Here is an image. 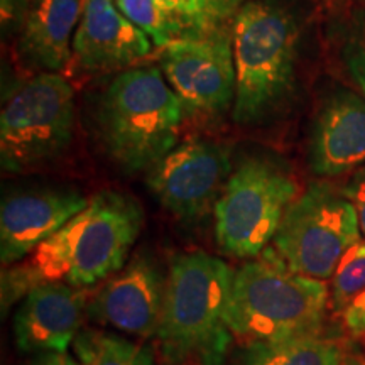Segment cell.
Returning a JSON list of instances; mask_svg holds the SVG:
<instances>
[{
  "mask_svg": "<svg viewBox=\"0 0 365 365\" xmlns=\"http://www.w3.org/2000/svg\"><path fill=\"white\" fill-rule=\"evenodd\" d=\"M234 271L203 250L171 261L156 331L168 365H223L232 335L227 322Z\"/></svg>",
  "mask_w": 365,
  "mask_h": 365,
  "instance_id": "cell-1",
  "label": "cell"
},
{
  "mask_svg": "<svg viewBox=\"0 0 365 365\" xmlns=\"http://www.w3.org/2000/svg\"><path fill=\"white\" fill-rule=\"evenodd\" d=\"M330 287L291 271L267 247L234 271L227 322L244 345L271 344L322 331Z\"/></svg>",
  "mask_w": 365,
  "mask_h": 365,
  "instance_id": "cell-2",
  "label": "cell"
},
{
  "mask_svg": "<svg viewBox=\"0 0 365 365\" xmlns=\"http://www.w3.org/2000/svg\"><path fill=\"white\" fill-rule=\"evenodd\" d=\"M143 220L134 198L102 191L34 250L29 266L41 281L65 282L76 289L95 286L125 266Z\"/></svg>",
  "mask_w": 365,
  "mask_h": 365,
  "instance_id": "cell-3",
  "label": "cell"
},
{
  "mask_svg": "<svg viewBox=\"0 0 365 365\" xmlns=\"http://www.w3.org/2000/svg\"><path fill=\"white\" fill-rule=\"evenodd\" d=\"M185 105L161 68L122 71L100 97L97 125L112 161L129 173L149 171L180 137Z\"/></svg>",
  "mask_w": 365,
  "mask_h": 365,
  "instance_id": "cell-4",
  "label": "cell"
},
{
  "mask_svg": "<svg viewBox=\"0 0 365 365\" xmlns=\"http://www.w3.org/2000/svg\"><path fill=\"white\" fill-rule=\"evenodd\" d=\"M232 44L235 63L232 117L240 125L262 124L294 88L298 22L279 4L250 0L232 21Z\"/></svg>",
  "mask_w": 365,
  "mask_h": 365,
  "instance_id": "cell-5",
  "label": "cell"
},
{
  "mask_svg": "<svg viewBox=\"0 0 365 365\" xmlns=\"http://www.w3.org/2000/svg\"><path fill=\"white\" fill-rule=\"evenodd\" d=\"M298 196V181L279 163L259 156L242 161L213 208L218 247L239 259L261 255Z\"/></svg>",
  "mask_w": 365,
  "mask_h": 365,
  "instance_id": "cell-6",
  "label": "cell"
},
{
  "mask_svg": "<svg viewBox=\"0 0 365 365\" xmlns=\"http://www.w3.org/2000/svg\"><path fill=\"white\" fill-rule=\"evenodd\" d=\"M75 91L59 73L41 71L14 88L0 112V163L22 173L58 158L70 144Z\"/></svg>",
  "mask_w": 365,
  "mask_h": 365,
  "instance_id": "cell-7",
  "label": "cell"
},
{
  "mask_svg": "<svg viewBox=\"0 0 365 365\" xmlns=\"http://www.w3.org/2000/svg\"><path fill=\"white\" fill-rule=\"evenodd\" d=\"M359 240L362 232L352 202L331 182L317 181L287 208L272 249L291 271L325 281Z\"/></svg>",
  "mask_w": 365,
  "mask_h": 365,
  "instance_id": "cell-8",
  "label": "cell"
},
{
  "mask_svg": "<svg viewBox=\"0 0 365 365\" xmlns=\"http://www.w3.org/2000/svg\"><path fill=\"white\" fill-rule=\"evenodd\" d=\"M159 66L190 112L213 117L234 105L235 63L228 27L170 41L159 53Z\"/></svg>",
  "mask_w": 365,
  "mask_h": 365,
  "instance_id": "cell-9",
  "label": "cell"
},
{
  "mask_svg": "<svg viewBox=\"0 0 365 365\" xmlns=\"http://www.w3.org/2000/svg\"><path fill=\"white\" fill-rule=\"evenodd\" d=\"M232 171L227 144L190 139L154 164L145 181L168 212L182 220H196L215 208Z\"/></svg>",
  "mask_w": 365,
  "mask_h": 365,
  "instance_id": "cell-10",
  "label": "cell"
},
{
  "mask_svg": "<svg viewBox=\"0 0 365 365\" xmlns=\"http://www.w3.org/2000/svg\"><path fill=\"white\" fill-rule=\"evenodd\" d=\"M166 279L153 257L137 254L95 294L90 317L125 335L156 336Z\"/></svg>",
  "mask_w": 365,
  "mask_h": 365,
  "instance_id": "cell-11",
  "label": "cell"
},
{
  "mask_svg": "<svg viewBox=\"0 0 365 365\" xmlns=\"http://www.w3.org/2000/svg\"><path fill=\"white\" fill-rule=\"evenodd\" d=\"M90 198L78 190L44 188L19 191L4 198L0 208V261L21 262L80 213Z\"/></svg>",
  "mask_w": 365,
  "mask_h": 365,
  "instance_id": "cell-12",
  "label": "cell"
},
{
  "mask_svg": "<svg viewBox=\"0 0 365 365\" xmlns=\"http://www.w3.org/2000/svg\"><path fill=\"white\" fill-rule=\"evenodd\" d=\"M85 293L65 282L41 281L14 318L16 345L24 354H68L83 319Z\"/></svg>",
  "mask_w": 365,
  "mask_h": 365,
  "instance_id": "cell-13",
  "label": "cell"
},
{
  "mask_svg": "<svg viewBox=\"0 0 365 365\" xmlns=\"http://www.w3.org/2000/svg\"><path fill=\"white\" fill-rule=\"evenodd\" d=\"M150 53V38L118 11L113 0H81L73 56L86 71L134 65Z\"/></svg>",
  "mask_w": 365,
  "mask_h": 365,
  "instance_id": "cell-14",
  "label": "cell"
},
{
  "mask_svg": "<svg viewBox=\"0 0 365 365\" xmlns=\"http://www.w3.org/2000/svg\"><path fill=\"white\" fill-rule=\"evenodd\" d=\"M314 175L333 178L365 166V97L335 91L319 108L309 140Z\"/></svg>",
  "mask_w": 365,
  "mask_h": 365,
  "instance_id": "cell-15",
  "label": "cell"
},
{
  "mask_svg": "<svg viewBox=\"0 0 365 365\" xmlns=\"http://www.w3.org/2000/svg\"><path fill=\"white\" fill-rule=\"evenodd\" d=\"M81 0H36L22 22L21 56L43 71L63 70L73 54Z\"/></svg>",
  "mask_w": 365,
  "mask_h": 365,
  "instance_id": "cell-16",
  "label": "cell"
},
{
  "mask_svg": "<svg viewBox=\"0 0 365 365\" xmlns=\"http://www.w3.org/2000/svg\"><path fill=\"white\" fill-rule=\"evenodd\" d=\"M346 346L323 331L271 344L245 345L234 365H340Z\"/></svg>",
  "mask_w": 365,
  "mask_h": 365,
  "instance_id": "cell-17",
  "label": "cell"
},
{
  "mask_svg": "<svg viewBox=\"0 0 365 365\" xmlns=\"http://www.w3.org/2000/svg\"><path fill=\"white\" fill-rule=\"evenodd\" d=\"M71 350L80 365H156L148 346L108 331L81 330Z\"/></svg>",
  "mask_w": 365,
  "mask_h": 365,
  "instance_id": "cell-18",
  "label": "cell"
},
{
  "mask_svg": "<svg viewBox=\"0 0 365 365\" xmlns=\"http://www.w3.org/2000/svg\"><path fill=\"white\" fill-rule=\"evenodd\" d=\"M365 291V239L354 244L340 259L331 276L330 309L341 314Z\"/></svg>",
  "mask_w": 365,
  "mask_h": 365,
  "instance_id": "cell-19",
  "label": "cell"
},
{
  "mask_svg": "<svg viewBox=\"0 0 365 365\" xmlns=\"http://www.w3.org/2000/svg\"><path fill=\"white\" fill-rule=\"evenodd\" d=\"M250 0H190L186 36H207L225 29Z\"/></svg>",
  "mask_w": 365,
  "mask_h": 365,
  "instance_id": "cell-20",
  "label": "cell"
},
{
  "mask_svg": "<svg viewBox=\"0 0 365 365\" xmlns=\"http://www.w3.org/2000/svg\"><path fill=\"white\" fill-rule=\"evenodd\" d=\"M115 6L127 19L143 29L158 48H164L175 39L154 0H115Z\"/></svg>",
  "mask_w": 365,
  "mask_h": 365,
  "instance_id": "cell-21",
  "label": "cell"
},
{
  "mask_svg": "<svg viewBox=\"0 0 365 365\" xmlns=\"http://www.w3.org/2000/svg\"><path fill=\"white\" fill-rule=\"evenodd\" d=\"M154 2L170 26L173 38H182L186 34L190 0H154Z\"/></svg>",
  "mask_w": 365,
  "mask_h": 365,
  "instance_id": "cell-22",
  "label": "cell"
},
{
  "mask_svg": "<svg viewBox=\"0 0 365 365\" xmlns=\"http://www.w3.org/2000/svg\"><path fill=\"white\" fill-rule=\"evenodd\" d=\"M344 61L346 71L365 97V39L352 41L345 46Z\"/></svg>",
  "mask_w": 365,
  "mask_h": 365,
  "instance_id": "cell-23",
  "label": "cell"
},
{
  "mask_svg": "<svg viewBox=\"0 0 365 365\" xmlns=\"http://www.w3.org/2000/svg\"><path fill=\"white\" fill-rule=\"evenodd\" d=\"M346 198L352 202L359 217V225L362 237L365 239V166L359 168L346 181V185L341 188Z\"/></svg>",
  "mask_w": 365,
  "mask_h": 365,
  "instance_id": "cell-24",
  "label": "cell"
},
{
  "mask_svg": "<svg viewBox=\"0 0 365 365\" xmlns=\"http://www.w3.org/2000/svg\"><path fill=\"white\" fill-rule=\"evenodd\" d=\"M346 333L355 340L365 341V291L340 314Z\"/></svg>",
  "mask_w": 365,
  "mask_h": 365,
  "instance_id": "cell-25",
  "label": "cell"
},
{
  "mask_svg": "<svg viewBox=\"0 0 365 365\" xmlns=\"http://www.w3.org/2000/svg\"><path fill=\"white\" fill-rule=\"evenodd\" d=\"M33 0H0V19L4 27L24 22Z\"/></svg>",
  "mask_w": 365,
  "mask_h": 365,
  "instance_id": "cell-26",
  "label": "cell"
},
{
  "mask_svg": "<svg viewBox=\"0 0 365 365\" xmlns=\"http://www.w3.org/2000/svg\"><path fill=\"white\" fill-rule=\"evenodd\" d=\"M31 365H80L78 360L68 354H43Z\"/></svg>",
  "mask_w": 365,
  "mask_h": 365,
  "instance_id": "cell-27",
  "label": "cell"
},
{
  "mask_svg": "<svg viewBox=\"0 0 365 365\" xmlns=\"http://www.w3.org/2000/svg\"><path fill=\"white\" fill-rule=\"evenodd\" d=\"M340 365H365V349L346 350Z\"/></svg>",
  "mask_w": 365,
  "mask_h": 365,
  "instance_id": "cell-28",
  "label": "cell"
},
{
  "mask_svg": "<svg viewBox=\"0 0 365 365\" xmlns=\"http://www.w3.org/2000/svg\"><path fill=\"white\" fill-rule=\"evenodd\" d=\"M364 2H365V0H364Z\"/></svg>",
  "mask_w": 365,
  "mask_h": 365,
  "instance_id": "cell-29",
  "label": "cell"
}]
</instances>
